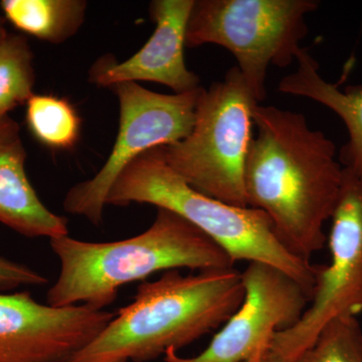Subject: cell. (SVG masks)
Returning <instances> with one entry per match:
<instances>
[{
	"instance_id": "14",
	"label": "cell",
	"mask_w": 362,
	"mask_h": 362,
	"mask_svg": "<svg viewBox=\"0 0 362 362\" xmlns=\"http://www.w3.org/2000/svg\"><path fill=\"white\" fill-rule=\"evenodd\" d=\"M85 0H2L4 20L16 30L52 45L76 35L84 23Z\"/></svg>"
},
{
	"instance_id": "20",
	"label": "cell",
	"mask_w": 362,
	"mask_h": 362,
	"mask_svg": "<svg viewBox=\"0 0 362 362\" xmlns=\"http://www.w3.org/2000/svg\"><path fill=\"white\" fill-rule=\"evenodd\" d=\"M7 35H8V33H7L6 25H4V20L0 16V47L4 45Z\"/></svg>"
},
{
	"instance_id": "8",
	"label": "cell",
	"mask_w": 362,
	"mask_h": 362,
	"mask_svg": "<svg viewBox=\"0 0 362 362\" xmlns=\"http://www.w3.org/2000/svg\"><path fill=\"white\" fill-rule=\"evenodd\" d=\"M327 238L328 265H317L310 304L296 325L279 332L270 349L292 361L310 347L323 328L362 313V173L343 168L341 189Z\"/></svg>"
},
{
	"instance_id": "15",
	"label": "cell",
	"mask_w": 362,
	"mask_h": 362,
	"mask_svg": "<svg viewBox=\"0 0 362 362\" xmlns=\"http://www.w3.org/2000/svg\"><path fill=\"white\" fill-rule=\"evenodd\" d=\"M25 120L33 137L51 150H71L80 139L82 121L66 99L51 94H33L28 100Z\"/></svg>"
},
{
	"instance_id": "5",
	"label": "cell",
	"mask_w": 362,
	"mask_h": 362,
	"mask_svg": "<svg viewBox=\"0 0 362 362\" xmlns=\"http://www.w3.org/2000/svg\"><path fill=\"white\" fill-rule=\"evenodd\" d=\"M238 66L202 87L192 132L161 146L169 168L190 187L230 206L247 207L245 169L259 105Z\"/></svg>"
},
{
	"instance_id": "10",
	"label": "cell",
	"mask_w": 362,
	"mask_h": 362,
	"mask_svg": "<svg viewBox=\"0 0 362 362\" xmlns=\"http://www.w3.org/2000/svg\"><path fill=\"white\" fill-rule=\"evenodd\" d=\"M115 313L87 305L42 304L30 293H0V362H69Z\"/></svg>"
},
{
	"instance_id": "16",
	"label": "cell",
	"mask_w": 362,
	"mask_h": 362,
	"mask_svg": "<svg viewBox=\"0 0 362 362\" xmlns=\"http://www.w3.org/2000/svg\"><path fill=\"white\" fill-rule=\"evenodd\" d=\"M35 83L33 54L28 39L8 33L0 47V114L25 104Z\"/></svg>"
},
{
	"instance_id": "6",
	"label": "cell",
	"mask_w": 362,
	"mask_h": 362,
	"mask_svg": "<svg viewBox=\"0 0 362 362\" xmlns=\"http://www.w3.org/2000/svg\"><path fill=\"white\" fill-rule=\"evenodd\" d=\"M314 0H194L185 45H216L235 57L243 77L261 103L269 66L296 61L308 28Z\"/></svg>"
},
{
	"instance_id": "9",
	"label": "cell",
	"mask_w": 362,
	"mask_h": 362,
	"mask_svg": "<svg viewBox=\"0 0 362 362\" xmlns=\"http://www.w3.org/2000/svg\"><path fill=\"white\" fill-rule=\"evenodd\" d=\"M244 299L209 346L197 356L183 357L170 349L165 362H247L270 350L273 338L296 325L311 294L277 267L251 262L240 272Z\"/></svg>"
},
{
	"instance_id": "18",
	"label": "cell",
	"mask_w": 362,
	"mask_h": 362,
	"mask_svg": "<svg viewBox=\"0 0 362 362\" xmlns=\"http://www.w3.org/2000/svg\"><path fill=\"white\" fill-rule=\"evenodd\" d=\"M49 283L42 274L25 264L7 259L0 252V292L11 291L23 286H44Z\"/></svg>"
},
{
	"instance_id": "12",
	"label": "cell",
	"mask_w": 362,
	"mask_h": 362,
	"mask_svg": "<svg viewBox=\"0 0 362 362\" xmlns=\"http://www.w3.org/2000/svg\"><path fill=\"white\" fill-rule=\"evenodd\" d=\"M25 160L20 125L9 114H0V223L26 238L68 235V220L40 201L26 175Z\"/></svg>"
},
{
	"instance_id": "11",
	"label": "cell",
	"mask_w": 362,
	"mask_h": 362,
	"mask_svg": "<svg viewBox=\"0 0 362 362\" xmlns=\"http://www.w3.org/2000/svg\"><path fill=\"white\" fill-rule=\"evenodd\" d=\"M194 0H154L149 14L156 28L141 49L122 63L111 56L98 59L90 68V83L112 88L123 83L154 82L175 94L201 87V78L185 64V37Z\"/></svg>"
},
{
	"instance_id": "3",
	"label": "cell",
	"mask_w": 362,
	"mask_h": 362,
	"mask_svg": "<svg viewBox=\"0 0 362 362\" xmlns=\"http://www.w3.org/2000/svg\"><path fill=\"white\" fill-rule=\"evenodd\" d=\"M59 274L47 294V304L87 305L105 310L124 286L158 272L214 270L235 263L206 233L173 211L157 209L145 232L109 243L85 242L64 235L49 240Z\"/></svg>"
},
{
	"instance_id": "2",
	"label": "cell",
	"mask_w": 362,
	"mask_h": 362,
	"mask_svg": "<svg viewBox=\"0 0 362 362\" xmlns=\"http://www.w3.org/2000/svg\"><path fill=\"white\" fill-rule=\"evenodd\" d=\"M244 299L240 272H164L138 287L99 335L69 362H147L220 329Z\"/></svg>"
},
{
	"instance_id": "4",
	"label": "cell",
	"mask_w": 362,
	"mask_h": 362,
	"mask_svg": "<svg viewBox=\"0 0 362 362\" xmlns=\"http://www.w3.org/2000/svg\"><path fill=\"white\" fill-rule=\"evenodd\" d=\"M106 204H151L173 211L206 233L233 263L262 262L277 267L313 294L317 265L298 258L281 244L265 213L230 206L194 189L169 168L161 146L144 152L124 169Z\"/></svg>"
},
{
	"instance_id": "13",
	"label": "cell",
	"mask_w": 362,
	"mask_h": 362,
	"mask_svg": "<svg viewBox=\"0 0 362 362\" xmlns=\"http://www.w3.org/2000/svg\"><path fill=\"white\" fill-rule=\"evenodd\" d=\"M296 61L297 71L281 80L279 90L307 98L334 112L349 135V142L340 152V162L343 168L362 173V84L340 90L337 85L326 82L319 74L318 64L305 49Z\"/></svg>"
},
{
	"instance_id": "7",
	"label": "cell",
	"mask_w": 362,
	"mask_h": 362,
	"mask_svg": "<svg viewBox=\"0 0 362 362\" xmlns=\"http://www.w3.org/2000/svg\"><path fill=\"white\" fill-rule=\"evenodd\" d=\"M111 89L119 103L115 144L97 175L74 185L63 202L66 213L83 216L95 226L103 221L109 192L131 162L150 149L180 141L192 132L202 87L169 95L137 83H123Z\"/></svg>"
},
{
	"instance_id": "1",
	"label": "cell",
	"mask_w": 362,
	"mask_h": 362,
	"mask_svg": "<svg viewBox=\"0 0 362 362\" xmlns=\"http://www.w3.org/2000/svg\"><path fill=\"white\" fill-rule=\"evenodd\" d=\"M254 125L245 169L247 206L269 216L288 251L310 262L327 243L324 225L341 189L334 143L303 114L276 106L257 105Z\"/></svg>"
},
{
	"instance_id": "17",
	"label": "cell",
	"mask_w": 362,
	"mask_h": 362,
	"mask_svg": "<svg viewBox=\"0 0 362 362\" xmlns=\"http://www.w3.org/2000/svg\"><path fill=\"white\" fill-rule=\"evenodd\" d=\"M290 362H362V328L357 317L331 321L313 344Z\"/></svg>"
},
{
	"instance_id": "19",
	"label": "cell",
	"mask_w": 362,
	"mask_h": 362,
	"mask_svg": "<svg viewBox=\"0 0 362 362\" xmlns=\"http://www.w3.org/2000/svg\"><path fill=\"white\" fill-rule=\"evenodd\" d=\"M247 362H289L286 361L284 357L281 356L280 354H278L277 352L272 351V350H269L266 354H264L263 356L259 357V358L252 359V361H247Z\"/></svg>"
}]
</instances>
